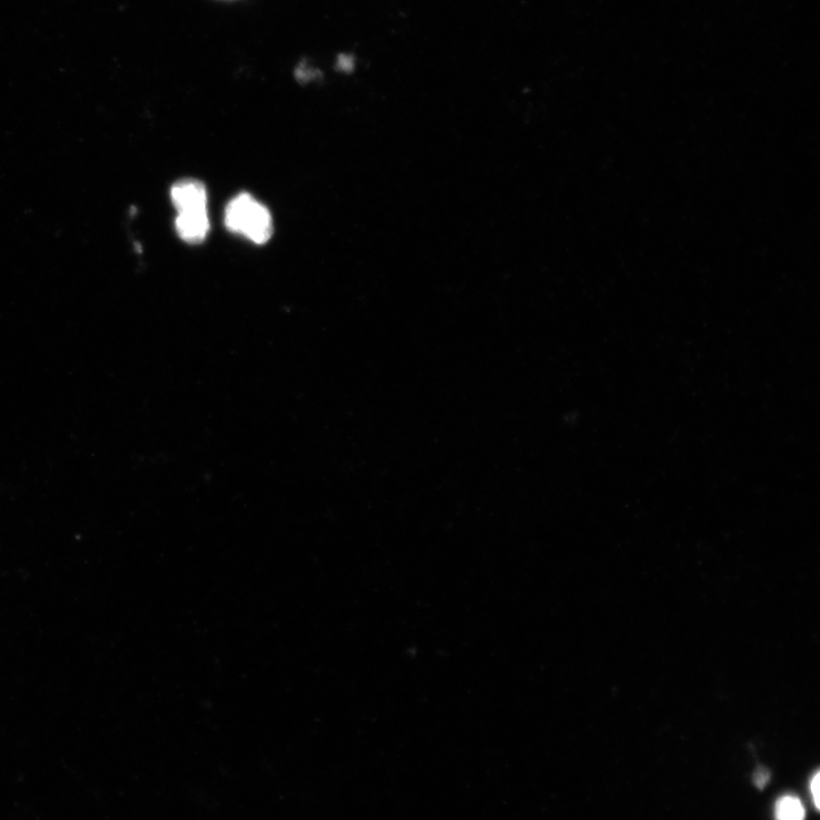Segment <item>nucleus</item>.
Wrapping results in <instances>:
<instances>
[{"mask_svg": "<svg viewBox=\"0 0 820 820\" xmlns=\"http://www.w3.org/2000/svg\"><path fill=\"white\" fill-rule=\"evenodd\" d=\"M225 225L229 232L258 245L266 244L274 233L272 213L249 193H241L228 203Z\"/></svg>", "mask_w": 820, "mask_h": 820, "instance_id": "obj_1", "label": "nucleus"}, {"mask_svg": "<svg viewBox=\"0 0 820 820\" xmlns=\"http://www.w3.org/2000/svg\"><path fill=\"white\" fill-rule=\"evenodd\" d=\"M170 194L177 212L208 209L207 187L200 180H179L172 186Z\"/></svg>", "mask_w": 820, "mask_h": 820, "instance_id": "obj_2", "label": "nucleus"}, {"mask_svg": "<svg viewBox=\"0 0 820 820\" xmlns=\"http://www.w3.org/2000/svg\"><path fill=\"white\" fill-rule=\"evenodd\" d=\"M176 232L188 244H200L210 232L208 209L178 212L175 221Z\"/></svg>", "mask_w": 820, "mask_h": 820, "instance_id": "obj_3", "label": "nucleus"}, {"mask_svg": "<svg viewBox=\"0 0 820 820\" xmlns=\"http://www.w3.org/2000/svg\"><path fill=\"white\" fill-rule=\"evenodd\" d=\"M775 817L776 820H803L805 819V808L798 798L785 795L776 803Z\"/></svg>", "mask_w": 820, "mask_h": 820, "instance_id": "obj_4", "label": "nucleus"}, {"mask_svg": "<svg viewBox=\"0 0 820 820\" xmlns=\"http://www.w3.org/2000/svg\"><path fill=\"white\" fill-rule=\"evenodd\" d=\"M769 778L770 774L768 773V770L765 768H759L753 775V783L758 787V789H764L769 782Z\"/></svg>", "mask_w": 820, "mask_h": 820, "instance_id": "obj_5", "label": "nucleus"}, {"mask_svg": "<svg viewBox=\"0 0 820 820\" xmlns=\"http://www.w3.org/2000/svg\"><path fill=\"white\" fill-rule=\"evenodd\" d=\"M819 779H820V775H819V773H817L814 776V778L811 779V783H810V790H811V793H813V798H814L815 806H816L817 809H819V802H820V799H819L820 781H819Z\"/></svg>", "mask_w": 820, "mask_h": 820, "instance_id": "obj_6", "label": "nucleus"}, {"mask_svg": "<svg viewBox=\"0 0 820 820\" xmlns=\"http://www.w3.org/2000/svg\"><path fill=\"white\" fill-rule=\"evenodd\" d=\"M354 67V61L350 56H341L339 60V68L343 71H350Z\"/></svg>", "mask_w": 820, "mask_h": 820, "instance_id": "obj_7", "label": "nucleus"}]
</instances>
